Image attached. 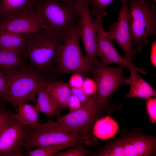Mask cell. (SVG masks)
I'll return each instance as SVG.
<instances>
[{
	"mask_svg": "<svg viewBox=\"0 0 156 156\" xmlns=\"http://www.w3.org/2000/svg\"><path fill=\"white\" fill-rule=\"evenodd\" d=\"M26 55L11 50L0 49V70H10L27 66Z\"/></svg>",
	"mask_w": 156,
	"mask_h": 156,
	"instance_id": "cell-20",
	"label": "cell"
},
{
	"mask_svg": "<svg viewBox=\"0 0 156 156\" xmlns=\"http://www.w3.org/2000/svg\"><path fill=\"white\" fill-rule=\"evenodd\" d=\"M83 145L78 142H70L59 144L45 146L31 149L23 153V154L24 156H55L62 150L74 146H82Z\"/></svg>",
	"mask_w": 156,
	"mask_h": 156,
	"instance_id": "cell-23",
	"label": "cell"
},
{
	"mask_svg": "<svg viewBox=\"0 0 156 156\" xmlns=\"http://www.w3.org/2000/svg\"><path fill=\"white\" fill-rule=\"evenodd\" d=\"M46 29L35 8L0 17V30L30 35Z\"/></svg>",
	"mask_w": 156,
	"mask_h": 156,
	"instance_id": "cell-14",
	"label": "cell"
},
{
	"mask_svg": "<svg viewBox=\"0 0 156 156\" xmlns=\"http://www.w3.org/2000/svg\"><path fill=\"white\" fill-rule=\"evenodd\" d=\"M155 137L133 134L124 136L105 146L91 155L149 156L156 155Z\"/></svg>",
	"mask_w": 156,
	"mask_h": 156,
	"instance_id": "cell-7",
	"label": "cell"
},
{
	"mask_svg": "<svg viewBox=\"0 0 156 156\" xmlns=\"http://www.w3.org/2000/svg\"><path fill=\"white\" fill-rule=\"evenodd\" d=\"M35 11L46 29L64 40L76 27L78 10L56 0H37Z\"/></svg>",
	"mask_w": 156,
	"mask_h": 156,
	"instance_id": "cell-1",
	"label": "cell"
},
{
	"mask_svg": "<svg viewBox=\"0 0 156 156\" xmlns=\"http://www.w3.org/2000/svg\"><path fill=\"white\" fill-rule=\"evenodd\" d=\"M75 8L78 10L86 3L89 2V0H75Z\"/></svg>",
	"mask_w": 156,
	"mask_h": 156,
	"instance_id": "cell-34",
	"label": "cell"
},
{
	"mask_svg": "<svg viewBox=\"0 0 156 156\" xmlns=\"http://www.w3.org/2000/svg\"><path fill=\"white\" fill-rule=\"evenodd\" d=\"M55 65L59 74L78 73L92 76L93 69L86 63L80 48L76 27L60 45Z\"/></svg>",
	"mask_w": 156,
	"mask_h": 156,
	"instance_id": "cell-6",
	"label": "cell"
},
{
	"mask_svg": "<svg viewBox=\"0 0 156 156\" xmlns=\"http://www.w3.org/2000/svg\"><path fill=\"white\" fill-rule=\"evenodd\" d=\"M88 138L84 135L70 130L52 120L41 123L36 128L31 129L27 134L23 152L31 148L45 146L57 145L70 142L83 144Z\"/></svg>",
	"mask_w": 156,
	"mask_h": 156,
	"instance_id": "cell-5",
	"label": "cell"
},
{
	"mask_svg": "<svg viewBox=\"0 0 156 156\" xmlns=\"http://www.w3.org/2000/svg\"><path fill=\"white\" fill-rule=\"evenodd\" d=\"M14 111L7 109L5 104L0 107V131L4 126L14 116Z\"/></svg>",
	"mask_w": 156,
	"mask_h": 156,
	"instance_id": "cell-26",
	"label": "cell"
},
{
	"mask_svg": "<svg viewBox=\"0 0 156 156\" xmlns=\"http://www.w3.org/2000/svg\"><path fill=\"white\" fill-rule=\"evenodd\" d=\"M31 129L14 116L0 131V156H24L25 140Z\"/></svg>",
	"mask_w": 156,
	"mask_h": 156,
	"instance_id": "cell-11",
	"label": "cell"
},
{
	"mask_svg": "<svg viewBox=\"0 0 156 156\" xmlns=\"http://www.w3.org/2000/svg\"><path fill=\"white\" fill-rule=\"evenodd\" d=\"M72 94L76 96L83 105L89 101L91 96L87 95L81 88H71Z\"/></svg>",
	"mask_w": 156,
	"mask_h": 156,
	"instance_id": "cell-29",
	"label": "cell"
},
{
	"mask_svg": "<svg viewBox=\"0 0 156 156\" xmlns=\"http://www.w3.org/2000/svg\"><path fill=\"white\" fill-rule=\"evenodd\" d=\"M83 106L79 100L76 96L72 94L68 106L69 111L77 109Z\"/></svg>",
	"mask_w": 156,
	"mask_h": 156,
	"instance_id": "cell-32",
	"label": "cell"
},
{
	"mask_svg": "<svg viewBox=\"0 0 156 156\" xmlns=\"http://www.w3.org/2000/svg\"><path fill=\"white\" fill-rule=\"evenodd\" d=\"M98 103L97 92L85 105L63 116H57L56 121L88 138L91 135L94 125L100 116L101 110L99 109Z\"/></svg>",
	"mask_w": 156,
	"mask_h": 156,
	"instance_id": "cell-8",
	"label": "cell"
},
{
	"mask_svg": "<svg viewBox=\"0 0 156 156\" xmlns=\"http://www.w3.org/2000/svg\"><path fill=\"white\" fill-rule=\"evenodd\" d=\"M101 18L96 17L93 20L96 33L97 56L101 60V63L106 66L115 63L128 68L130 70L134 69L142 74L146 75V71L141 67H137L132 63L128 62L119 54L112 42V40L104 28Z\"/></svg>",
	"mask_w": 156,
	"mask_h": 156,
	"instance_id": "cell-13",
	"label": "cell"
},
{
	"mask_svg": "<svg viewBox=\"0 0 156 156\" xmlns=\"http://www.w3.org/2000/svg\"><path fill=\"white\" fill-rule=\"evenodd\" d=\"M7 89V83L5 77L0 70V99L4 102Z\"/></svg>",
	"mask_w": 156,
	"mask_h": 156,
	"instance_id": "cell-31",
	"label": "cell"
},
{
	"mask_svg": "<svg viewBox=\"0 0 156 156\" xmlns=\"http://www.w3.org/2000/svg\"><path fill=\"white\" fill-rule=\"evenodd\" d=\"M130 70V75L129 79L130 88L129 93L125 95V97L146 99L151 96L156 98V91L138 74V71L134 69Z\"/></svg>",
	"mask_w": 156,
	"mask_h": 156,
	"instance_id": "cell-16",
	"label": "cell"
},
{
	"mask_svg": "<svg viewBox=\"0 0 156 156\" xmlns=\"http://www.w3.org/2000/svg\"><path fill=\"white\" fill-rule=\"evenodd\" d=\"M146 107L150 121L153 123L156 121V98L146 99Z\"/></svg>",
	"mask_w": 156,
	"mask_h": 156,
	"instance_id": "cell-28",
	"label": "cell"
},
{
	"mask_svg": "<svg viewBox=\"0 0 156 156\" xmlns=\"http://www.w3.org/2000/svg\"><path fill=\"white\" fill-rule=\"evenodd\" d=\"M129 20L132 45L141 52L148 38L156 33V6L150 0H129Z\"/></svg>",
	"mask_w": 156,
	"mask_h": 156,
	"instance_id": "cell-3",
	"label": "cell"
},
{
	"mask_svg": "<svg viewBox=\"0 0 156 156\" xmlns=\"http://www.w3.org/2000/svg\"><path fill=\"white\" fill-rule=\"evenodd\" d=\"M89 3H85L79 10L76 25L77 34L82 42L87 64L94 69L101 65L97 58L96 33L95 23L90 16Z\"/></svg>",
	"mask_w": 156,
	"mask_h": 156,
	"instance_id": "cell-10",
	"label": "cell"
},
{
	"mask_svg": "<svg viewBox=\"0 0 156 156\" xmlns=\"http://www.w3.org/2000/svg\"><path fill=\"white\" fill-rule=\"evenodd\" d=\"M36 0H0V17L33 9Z\"/></svg>",
	"mask_w": 156,
	"mask_h": 156,
	"instance_id": "cell-22",
	"label": "cell"
},
{
	"mask_svg": "<svg viewBox=\"0 0 156 156\" xmlns=\"http://www.w3.org/2000/svg\"><path fill=\"white\" fill-rule=\"evenodd\" d=\"M1 16V8H0V17Z\"/></svg>",
	"mask_w": 156,
	"mask_h": 156,
	"instance_id": "cell-37",
	"label": "cell"
},
{
	"mask_svg": "<svg viewBox=\"0 0 156 156\" xmlns=\"http://www.w3.org/2000/svg\"><path fill=\"white\" fill-rule=\"evenodd\" d=\"M63 152H59L55 156H84L90 155L91 152L82 146H75Z\"/></svg>",
	"mask_w": 156,
	"mask_h": 156,
	"instance_id": "cell-25",
	"label": "cell"
},
{
	"mask_svg": "<svg viewBox=\"0 0 156 156\" xmlns=\"http://www.w3.org/2000/svg\"><path fill=\"white\" fill-rule=\"evenodd\" d=\"M28 35L0 30V49L11 50L26 55Z\"/></svg>",
	"mask_w": 156,
	"mask_h": 156,
	"instance_id": "cell-17",
	"label": "cell"
},
{
	"mask_svg": "<svg viewBox=\"0 0 156 156\" xmlns=\"http://www.w3.org/2000/svg\"><path fill=\"white\" fill-rule=\"evenodd\" d=\"M140 0V1H144V0Z\"/></svg>",
	"mask_w": 156,
	"mask_h": 156,
	"instance_id": "cell-39",
	"label": "cell"
},
{
	"mask_svg": "<svg viewBox=\"0 0 156 156\" xmlns=\"http://www.w3.org/2000/svg\"><path fill=\"white\" fill-rule=\"evenodd\" d=\"M120 0L122 6L118 11L117 19L114 23L110 22L107 32L111 40L116 42L123 51V58L128 62L132 63L137 58L135 56V52L132 48L127 4L129 0Z\"/></svg>",
	"mask_w": 156,
	"mask_h": 156,
	"instance_id": "cell-12",
	"label": "cell"
},
{
	"mask_svg": "<svg viewBox=\"0 0 156 156\" xmlns=\"http://www.w3.org/2000/svg\"><path fill=\"white\" fill-rule=\"evenodd\" d=\"M114 0H89V5L91 6L90 13L92 16L103 18L108 14L107 8Z\"/></svg>",
	"mask_w": 156,
	"mask_h": 156,
	"instance_id": "cell-24",
	"label": "cell"
},
{
	"mask_svg": "<svg viewBox=\"0 0 156 156\" xmlns=\"http://www.w3.org/2000/svg\"><path fill=\"white\" fill-rule=\"evenodd\" d=\"M83 81L82 75L74 73L70 78L69 85L70 88H81Z\"/></svg>",
	"mask_w": 156,
	"mask_h": 156,
	"instance_id": "cell-30",
	"label": "cell"
},
{
	"mask_svg": "<svg viewBox=\"0 0 156 156\" xmlns=\"http://www.w3.org/2000/svg\"><path fill=\"white\" fill-rule=\"evenodd\" d=\"M47 90L52 98L62 108L68 107L72 95L69 84L61 81L46 82Z\"/></svg>",
	"mask_w": 156,
	"mask_h": 156,
	"instance_id": "cell-18",
	"label": "cell"
},
{
	"mask_svg": "<svg viewBox=\"0 0 156 156\" xmlns=\"http://www.w3.org/2000/svg\"><path fill=\"white\" fill-rule=\"evenodd\" d=\"M62 1L64 3L69 6H74L75 5V0H56Z\"/></svg>",
	"mask_w": 156,
	"mask_h": 156,
	"instance_id": "cell-35",
	"label": "cell"
},
{
	"mask_svg": "<svg viewBox=\"0 0 156 156\" xmlns=\"http://www.w3.org/2000/svg\"><path fill=\"white\" fill-rule=\"evenodd\" d=\"M64 40L45 29L29 35L25 55L29 66L42 76L55 65L58 48Z\"/></svg>",
	"mask_w": 156,
	"mask_h": 156,
	"instance_id": "cell-4",
	"label": "cell"
},
{
	"mask_svg": "<svg viewBox=\"0 0 156 156\" xmlns=\"http://www.w3.org/2000/svg\"><path fill=\"white\" fill-rule=\"evenodd\" d=\"M150 59L151 64L156 67V41L155 39L151 42V45L150 48Z\"/></svg>",
	"mask_w": 156,
	"mask_h": 156,
	"instance_id": "cell-33",
	"label": "cell"
},
{
	"mask_svg": "<svg viewBox=\"0 0 156 156\" xmlns=\"http://www.w3.org/2000/svg\"><path fill=\"white\" fill-rule=\"evenodd\" d=\"M3 102V101L0 99V107L5 104V103L4 104Z\"/></svg>",
	"mask_w": 156,
	"mask_h": 156,
	"instance_id": "cell-36",
	"label": "cell"
},
{
	"mask_svg": "<svg viewBox=\"0 0 156 156\" xmlns=\"http://www.w3.org/2000/svg\"><path fill=\"white\" fill-rule=\"evenodd\" d=\"M46 82L44 79L37 90V97L35 106L39 111L49 118L58 116L62 108L52 98L46 88Z\"/></svg>",
	"mask_w": 156,
	"mask_h": 156,
	"instance_id": "cell-15",
	"label": "cell"
},
{
	"mask_svg": "<svg viewBox=\"0 0 156 156\" xmlns=\"http://www.w3.org/2000/svg\"><path fill=\"white\" fill-rule=\"evenodd\" d=\"M118 129V125L117 122L110 116H107L96 120L92 131L96 137L105 140L113 137Z\"/></svg>",
	"mask_w": 156,
	"mask_h": 156,
	"instance_id": "cell-21",
	"label": "cell"
},
{
	"mask_svg": "<svg viewBox=\"0 0 156 156\" xmlns=\"http://www.w3.org/2000/svg\"><path fill=\"white\" fill-rule=\"evenodd\" d=\"M81 88L87 95L91 96L97 92L96 84L93 80L87 78L84 80Z\"/></svg>",
	"mask_w": 156,
	"mask_h": 156,
	"instance_id": "cell-27",
	"label": "cell"
},
{
	"mask_svg": "<svg viewBox=\"0 0 156 156\" xmlns=\"http://www.w3.org/2000/svg\"><path fill=\"white\" fill-rule=\"evenodd\" d=\"M124 67H107L101 64L93 69L92 76L97 87L98 108L102 110L109 98L120 86L129 85V80L124 75Z\"/></svg>",
	"mask_w": 156,
	"mask_h": 156,
	"instance_id": "cell-9",
	"label": "cell"
},
{
	"mask_svg": "<svg viewBox=\"0 0 156 156\" xmlns=\"http://www.w3.org/2000/svg\"><path fill=\"white\" fill-rule=\"evenodd\" d=\"M155 2H156V0H153Z\"/></svg>",
	"mask_w": 156,
	"mask_h": 156,
	"instance_id": "cell-38",
	"label": "cell"
},
{
	"mask_svg": "<svg viewBox=\"0 0 156 156\" xmlns=\"http://www.w3.org/2000/svg\"><path fill=\"white\" fill-rule=\"evenodd\" d=\"M7 83L4 102L15 107L23 102L35 103L37 90L44 79L30 66L16 69L1 70Z\"/></svg>",
	"mask_w": 156,
	"mask_h": 156,
	"instance_id": "cell-2",
	"label": "cell"
},
{
	"mask_svg": "<svg viewBox=\"0 0 156 156\" xmlns=\"http://www.w3.org/2000/svg\"><path fill=\"white\" fill-rule=\"evenodd\" d=\"M17 112L15 113L14 118L21 122L29 125L31 129L39 126V111L34 105L29 102H22L17 105Z\"/></svg>",
	"mask_w": 156,
	"mask_h": 156,
	"instance_id": "cell-19",
	"label": "cell"
}]
</instances>
